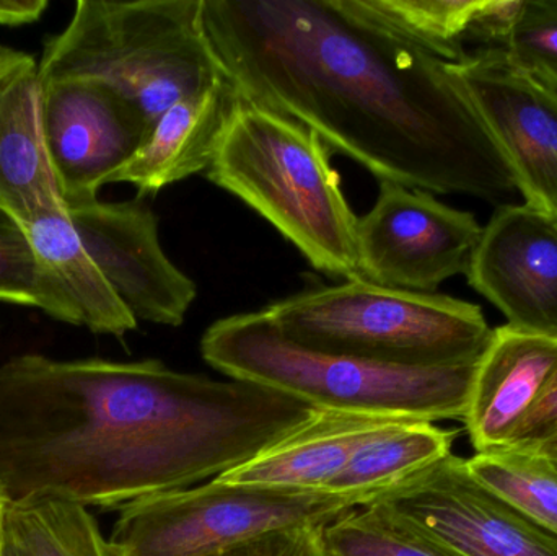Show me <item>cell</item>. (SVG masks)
<instances>
[{"mask_svg":"<svg viewBox=\"0 0 557 556\" xmlns=\"http://www.w3.org/2000/svg\"><path fill=\"white\" fill-rule=\"evenodd\" d=\"M238 94L294 118L379 182L500 201L516 178L448 62L349 0H205Z\"/></svg>","mask_w":557,"mask_h":556,"instance_id":"obj_1","label":"cell"},{"mask_svg":"<svg viewBox=\"0 0 557 556\" xmlns=\"http://www.w3.org/2000/svg\"><path fill=\"white\" fill-rule=\"evenodd\" d=\"M314 410L261 385L173 371L157 359L90 358L69 427L75 502L111 511L218 479Z\"/></svg>","mask_w":557,"mask_h":556,"instance_id":"obj_2","label":"cell"},{"mask_svg":"<svg viewBox=\"0 0 557 556\" xmlns=\"http://www.w3.org/2000/svg\"><path fill=\"white\" fill-rule=\"evenodd\" d=\"M201 355L234 381L281 392L318 410L401 420H463L476 365L403 368L313 351L282 335L264 313L212 323Z\"/></svg>","mask_w":557,"mask_h":556,"instance_id":"obj_3","label":"cell"},{"mask_svg":"<svg viewBox=\"0 0 557 556\" xmlns=\"http://www.w3.org/2000/svg\"><path fill=\"white\" fill-rule=\"evenodd\" d=\"M330 156L310 127L240 95L206 176L263 215L314 270L357 280V215Z\"/></svg>","mask_w":557,"mask_h":556,"instance_id":"obj_4","label":"cell"},{"mask_svg":"<svg viewBox=\"0 0 557 556\" xmlns=\"http://www.w3.org/2000/svg\"><path fill=\"white\" fill-rule=\"evenodd\" d=\"M42 82L91 78L136 104L150 129L176 101L227 78L205 23V0H78L46 39Z\"/></svg>","mask_w":557,"mask_h":556,"instance_id":"obj_5","label":"cell"},{"mask_svg":"<svg viewBox=\"0 0 557 556\" xmlns=\"http://www.w3.org/2000/svg\"><path fill=\"white\" fill-rule=\"evenodd\" d=\"M263 310L304 348L403 368L474 365L494 332L476 304L362 277L301 291Z\"/></svg>","mask_w":557,"mask_h":556,"instance_id":"obj_6","label":"cell"},{"mask_svg":"<svg viewBox=\"0 0 557 556\" xmlns=\"http://www.w3.org/2000/svg\"><path fill=\"white\" fill-rule=\"evenodd\" d=\"M369 506L357 495L234 485L218 480L121 506L108 544L113 556H222L292 526H327Z\"/></svg>","mask_w":557,"mask_h":556,"instance_id":"obj_7","label":"cell"},{"mask_svg":"<svg viewBox=\"0 0 557 556\" xmlns=\"http://www.w3.org/2000/svg\"><path fill=\"white\" fill-rule=\"evenodd\" d=\"M370 505L455 556H557V538L478 482L448 454Z\"/></svg>","mask_w":557,"mask_h":556,"instance_id":"obj_8","label":"cell"},{"mask_svg":"<svg viewBox=\"0 0 557 556\" xmlns=\"http://www.w3.org/2000/svg\"><path fill=\"white\" fill-rule=\"evenodd\" d=\"M483 225L432 193L380 182L375 205L357 218V263L362 280L389 289L435 293L467 274Z\"/></svg>","mask_w":557,"mask_h":556,"instance_id":"obj_9","label":"cell"},{"mask_svg":"<svg viewBox=\"0 0 557 556\" xmlns=\"http://www.w3.org/2000/svg\"><path fill=\"white\" fill-rule=\"evenodd\" d=\"M516 178L523 202L557 214V91L504 49H476L448 62Z\"/></svg>","mask_w":557,"mask_h":556,"instance_id":"obj_10","label":"cell"},{"mask_svg":"<svg viewBox=\"0 0 557 556\" xmlns=\"http://www.w3.org/2000/svg\"><path fill=\"white\" fill-rule=\"evenodd\" d=\"M46 149L65 206L97 199L150 134L143 111L103 82H42Z\"/></svg>","mask_w":557,"mask_h":556,"instance_id":"obj_11","label":"cell"},{"mask_svg":"<svg viewBox=\"0 0 557 556\" xmlns=\"http://www.w3.org/2000/svg\"><path fill=\"white\" fill-rule=\"evenodd\" d=\"M85 250L139 322L180 326L198 296L160 244L159 218L143 199L65 206Z\"/></svg>","mask_w":557,"mask_h":556,"instance_id":"obj_12","label":"cell"},{"mask_svg":"<svg viewBox=\"0 0 557 556\" xmlns=\"http://www.w3.org/2000/svg\"><path fill=\"white\" fill-rule=\"evenodd\" d=\"M468 283L520 332L557 339V225L532 206L500 205L483 227Z\"/></svg>","mask_w":557,"mask_h":556,"instance_id":"obj_13","label":"cell"},{"mask_svg":"<svg viewBox=\"0 0 557 556\" xmlns=\"http://www.w3.org/2000/svg\"><path fill=\"white\" fill-rule=\"evenodd\" d=\"M42 94L35 58L0 46V208L23 227L65 205L46 149Z\"/></svg>","mask_w":557,"mask_h":556,"instance_id":"obj_14","label":"cell"},{"mask_svg":"<svg viewBox=\"0 0 557 556\" xmlns=\"http://www.w3.org/2000/svg\"><path fill=\"white\" fill-rule=\"evenodd\" d=\"M557 371V339L494 329L474 372L463 423L476 453L503 449Z\"/></svg>","mask_w":557,"mask_h":556,"instance_id":"obj_15","label":"cell"},{"mask_svg":"<svg viewBox=\"0 0 557 556\" xmlns=\"http://www.w3.org/2000/svg\"><path fill=\"white\" fill-rule=\"evenodd\" d=\"M401 421L406 420L317 408L310 420L273 446L214 480L234 485L326 492L363 444Z\"/></svg>","mask_w":557,"mask_h":556,"instance_id":"obj_16","label":"cell"},{"mask_svg":"<svg viewBox=\"0 0 557 556\" xmlns=\"http://www.w3.org/2000/svg\"><path fill=\"white\" fill-rule=\"evenodd\" d=\"M238 100L240 94L227 77L201 94L176 101L110 183H129L140 196L157 195L188 176L208 172Z\"/></svg>","mask_w":557,"mask_h":556,"instance_id":"obj_17","label":"cell"},{"mask_svg":"<svg viewBox=\"0 0 557 556\" xmlns=\"http://www.w3.org/2000/svg\"><path fill=\"white\" fill-rule=\"evenodd\" d=\"M25 231L36 257L55 274L81 310L84 326L98 335L117 338L137 330L139 322L85 250L65 205L39 212Z\"/></svg>","mask_w":557,"mask_h":556,"instance_id":"obj_18","label":"cell"},{"mask_svg":"<svg viewBox=\"0 0 557 556\" xmlns=\"http://www.w3.org/2000/svg\"><path fill=\"white\" fill-rule=\"evenodd\" d=\"M454 433L429 421L406 420L363 444L326 492L375 502L451 454Z\"/></svg>","mask_w":557,"mask_h":556,"instance_id":"obj_19","label":"cell"},{"mask_svg":"<svg viewBox=\"0 0 557 556\" xmlns=\"http://www.w3.org/2000/svg\"><path fill=\"white\" fill-rule=\"evenodd\" d=\"M7 534L23 556H113L90 509L62 499L10 502Z\"/></svg>","mask_w":557,"mask_h":556,"instance_id":"obj_20","label":"cell"},{"mask_svg":"<svg viewBox=\"0 0 557 556\" xmlns=\"http://www.w3.org/2000/svg\"><path fill=\"white\" fill-rule=\"evenodd\" d=\"M380 25L416 42L445 62H461L470 52L465 32L478 0H349Z\"/></svg>","mask_w":557,"mask_h":556,"instance_id":"obj_21","label":"cell"},{"mask_svg":"<svg viewBox=\"0 0 557 556\" xmlns=\"http://www.w3.org/2000/svg\"><path fill=\"white\" fill-rule=\"evenodd\" d=\"M471 475L557 538V466L520 450L476 453L467 459Z\"/></svg>","mask_w":557,"mask_h":556,"instance_id":"obj_22","label":"cell"},{"mask_svg":"<svg viewBox=\"0 0 557 556\" xmlns=\"http://www.w3.org/2000/svg\"><path fill=\"white\" fill-rule=\"evenodd\" d=\"M0 302L33 307L84 326L81 310L55 274L36 257L25 227L0 208Z\"/></svg>","mask_w":557,"mask_h":556,"instance_id":"obj_23","label":"cell"},{"mask_svg":"<svg viewBox=\"0 0 557 556\" xmlns=\"http://www.w3.org/2000/svg\"><path fill=\"white\" fill-rule=\"evenodd\" d=\"M323 541L330 556H455L412 534L375 505L324 526Z\"/></svg>","mask_w":557,"mask_h":556,"instance_id":"obj_24","label":"cell"},{"mask_svg":"<svg viewBox=\"0 0 557 556\" xmlns=\"http://www.w3.org/2000/svg\"><path fill=\"white\" fill-rule=\"evenodd\" d=\"M504 52L513 64L557 91V0H527Z\"/></svg>","mask_w":557,"mask_h":556,"instance_id":"obj_25","label":"cell"},{"mask_svg":"<svg viewBox=\"0 0 557 556\" xmlns=\"http://www.w3.org/2000/svg\"><path fill=\"white\" fill-rule=\"evenodd\" d=\"M506 447L543 457L557 466V371Z\"/></svg>","mask_w":557,"mask_h":556,"instance_id":"obj_26","label":"cell"},{"mask_svg":"<svg viewBox=\"0 0 557 556\" xmlns=\"http://www.w3.org/2000/svg\"><path fill=\"white\" fill-rule=\"evenodd\" d=\"M527 0H478L465 32V42H478L480 49H504L512 38Z\"/></svg>","mask_w":557,"mask_h":556,"instance_id":"obj_27","label":"cell"},{"mask_svg":"<svg viewBox=\"0 0 557 556\" xmlns=\"http://www.w3.org/2000/svg\"><path fill=\"white\" fill-rule=\"evenodd\" d=\"M222 556H330L323 526H292L258 535Z\"/></svg>","mask_w":557,"mask_h":556,"instance_id":"obj_28","label":"cell"},{"mask_svg":"<svg viewBox=\"0 0 557 556\" xmlns=\"http://www.w3.org/2000/svg\"><path fill=\"white\" fill-rule=\"evenodd\" d=\"M48 5L46 0H0V25H28L41 18Z\"/></svg>","mask_w":557,"mask_h":556,"instance_id":"obj_29","label":"cell"},{"mask_svg":"<svg viewBox=\"0 0 557 556\" xmlns=\"http://www.w3.org/2000/svg\"><path fill=\"white\" fill-rule=\"evenodd\" d=\"M9 503L5 493L0 489V556H3L7 544V509H9Z\"/></svg>","mask_w":557,"mask_h":556,"instance_id":"obj_30","label":"cell"},{"mask_svg":"<svg viewBox=\"0 0 557 556\" xmlns=\"http://www.w3.org/2000/svg\"><path fill=\"white\" fill-rule=\"evenodd\" d=\"M3 556H23L22 552H20L18 548L10 542L9 534H7V544L5 551H3Z\"/></svg>","mask_w":557,"mask_h":556,"instance_id":"obj_31","label":"cell"},{"mask_svg":"<svg viewBox=\"0 0 557 556\" xmlns=\"http://www.w3.org/2000/svg\"><path fill=\"white\" fill-rule=\"evenodd\" d=\"M552 218H553V221H555V222H556V225H557V214L552 215Z\"/></svg>","mask_w":557,"mask_h":556,"instance_id":"obj_32","label":"cell"}]
</instances>
